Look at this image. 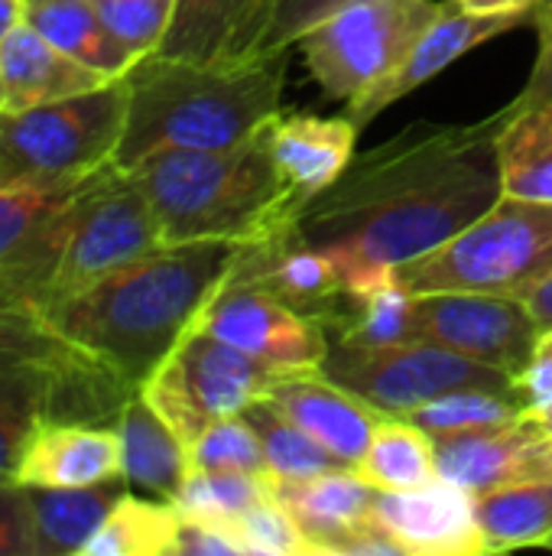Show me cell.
Instances as JSON below:
<instances>
[{"label": "cell", "mask_w": 552, "mask_h": 556, "mask_svg": "<svg viewBox=\"0 0 552 556\" xmlns=\"http://www.w3.org/2000/svg\"><path fill=\"white\" fill-rule=\"evenodd\" d=\"M508 108L478 124H410L355 153L345 173L309 199L299 231L338 267L348 296L397 280L501 199L498 134Z\"/></svg>", "instance_id": "obj_1"}, {"label": "cell", "mask_w": 552, "mask_h": 556, "mask_svg": "<svg viewBox=\"0 0 552 556\" xmlns=\"http://www.w3.org/2000/svg\"><path fill=\"white\" fill-rule=\"evenodd\" d=\"M238 254L234 241L159 244L42 313L75 349L140 388L198 323Z\"/></svg>", "instance_id": "obj_2"}, {"label": "cell", "mask_w": 552, "mask_h": 556, "mask_svg": "<svg viewBox=\"0 0 552 556\" xmlns=\"http://www.w3.org/2000/svg\"><path fill=\"white\" fill-rule=\"evenodd\" d=\"M286 52L228 65L146 52L124 75L130 98L114 166L133 169L159 150H221L251 140L280 114Z\"/></svg>", "instance_id": "obj_3"}, {"label": "cell", "mask_w": 552, "mask_h": 556, "mask_svg": "<svg viewBox=\"0 0 552 556\" xmlns=\"http://www.w3.org/2000/svg\"><path fill=\"white\" fill-rule=\"evenodd\" d=\"M127 173L150 199L163 244H251L303 212L273 160L267 127L221 150H159Z\"/></svg>", "instance_id": "obj_4"}, {"label": "cell", "mask_w": 552, "mask_h": 556, "mask_svg": "<svg viewBox=\"0 0 552 556\" xmlns=\"http://www.w3.org/2000/svg\"><path fill=\"white\" fill-rule=\"evenodd\" d=\"M552 277V202L501 195L475 225L397 270L410 293L472 290L527 300Z\"/></svg>", "instance_id": "obj_5"}, {"label": "cell", "mask_w": 552, "mask_h": 556, "mask_svg": "<svg viewBox=\"0 0 552 556\" xmlns=\"http://www.w3.org/2000/svg\"><path fill=\"white\" fill-rule=\"evenodd\" d=\"M127 78L101 88L0 111V179L85 176L114 163L127 124Z\"/></svg>", "instance_id": "obj_6"}, {"label": "cell", "mask_w": 552, "mask_h": 556, "mask_svg": "<svg viewBox=\"0 0 552 556\" xmlns=\"http://www.w3.org/2000/svg\"><path fill=\"white\" fill-rule=\"evenodd\" d=\"M442 10L446 0H361L319 20L296 46L325 98L351 104L407 59Z\"/></svg>", "instance_id": "obj_7"}, {"label": "cell", "mask_w": 552, "mask_h": 556, "mask_svg": "<svg viewBox=\"0 0 552 556\" xmlns=\"http://www.w3.org/2000/svg\"><path fill=\"white\" fill-rule=\"evenodd\" d=\"M319 371L364 397L381 414L394 417H403L413 407H423L462 388L517 394L511 375L426 339H407L394 345H355L335 339Z\"/></svg>", "instance_id": "obj_8"}, {"label": "cell", "mask_w": 552, "mask_h": 556, "mask_svg": "<svg viewBox=\"0 0 552 556\" xmlns=\"http://www.w3.org/2000/svg\"><path fill=\"white\" fill-rule=\"evenodd\" d=\"M280 371L192 326L166 362L140 384L153 410L192 446L211 424L244 414Z\"/></svg>", "instance_id": "obj_9"}, {"label": "cell", "mask_w": 552, "mask_h": 556, "mask_svg": "<svg viewBox=\"0 0 552 556\" xmlns=\"http://www.w3.org/2000/svg\"><path fill=\"white\" fill-rule=\"evenodd\" d=\"M159 244L163 235L150 199L127 169L111 163L75 199L68 244L46 306L88 290L111 270L150 254Z\"/></svg>", "instance_id": "obj_10"}, {"label": "cell", "mask_w": 552, "mask_h": 556, "mask_svg": "<svg viewBox=\"0 0 552 556\" xmlns=\"http://www.w3.org/2000/svg\"><path fill=\"white\" fill-rule=\"evenodd\" d=\"M410 329L413 339L446 345L514 381L527 368L543 332L524 300L472 290L413 293Z\"/></svg>", "instance_id": "obj_11"}, {"label": "cell", "mask_w": 552, "mask_h": 556, "mask_svg": "<svg viewBox=\"0 0 552 556\" xmlns=\"http://www.w3.org/2000/svg\"><path fill=\"white\" fill-rule=\"evenodd\" d=\"M195 326L280 375L322 368L332 345L322 323L303 316L257 283L234 280L231 274Z\"/></svg>", "instance_id": "obj_12"}, {"label": "cell", "mask_w": 552, "mask_h": 556, "mask_svg": "<svg viewBox=\"0 0 552 556\" xmlns=\"http://www.w3.org/2000/svg\"><path fill=\"white\" fill-rule=\"evenodd\" d=\"M231 277L264 287L267 293L322 323L325 329H332L348 300L338 267L325 251L306 241V235L299 231V218L270 238L241 244Z\"/></svg>", "instance_id": "obj_13"}, {"label": "cell", "mask_w": 552, "mask_h": 556, "mask_svg": "<svg viewBox=\"0 0 552 556\" xmlns=\"http://www.w3.org/2000/svg\"><path fill=\"white\" fill-rule=\"evenodd\" d=\"M374 518L397 541L403 556L488 554L475 492L442 476L413 492H377Z\"/></svg>", "instance_id": "obj_14"}, {"label": "cell", "mask_w": 552, "mask_h": 556, "mask_svg": "<svg viewBox=\"0 0 552 556\" xmlns=\"http://www.w3.org/2000/svg\"><path fill=\"white\" fill-rule=\"evenodd\" d=\"M524 23H534V10L530 13H472V10H462L452 0H446V10L420 36V42L407 52V59L384 81H377L368 94H361L358 101L348 104V117L355 121L358 130L368 127L387 104L416 91L420 85H426L429 78L446 72L452 62H459L472 49H478Z\"/></svg>", "instance_id": "obj_15"}, {"label": "cell", "mask_w": 552, "mask_h": 556, "mask_svg": "<svg viewBox=\"0 0 552 556\" xmlns=\"http://www.w3.org/2000/svg\"><path fill=\"white\" fill-rule=\"evenodd\" d=\"M436 469L442 479L482 495L488 489L552 476V437L530 417L514 424L436 437Z\"/></svg>", "instance_id": "obj_16"}, {"label": "cell", "mask_w": 552, "mask_h": 556, "mask_svg": "<svg viewBox=\"0 0 552 556\" xmlns=\"http://www.w3.org/2000/svg\"><path fill=\"white\" fill-rule=\"evenodd\" d=\"M283 417L306 430L319 446H325L338 463L358 466L384 414L371 407L355 391L335 384L319 368L277 375L264 394Z\"/></svg>", "instance_id": "obj_17"}, {"label": "cell", "mask_w": 552, "mask_h": 556, "mask_svg": "<svg viewBox=\"0 0 552 556\" xmlns=\"http://www.w3.org/2000/svg\"><path fill=\"white\" fill-rule=\"evenodd\" d=\"M280 0H176L156 55L228 65L264 55V36Z\"/></svg>", "instance_id": "obj_18"}, {"label": "cell", "mask_w": 552, "mask_h": 556, "mask_svg": "<svg viewBox=\"0 0 552 556\" xmlns=\"http://www.w3.org/2000/svg\"><path fill=\"white\" fill-rule=\"evenodd\" d=\"M117 479H124L117 430L72 420H49L16 469V482L26 489H85Z\"/></svg>", "instance_id": "obj_19"}, {"label": "cell", "mask_w": 552, "mask_h": 556, "mask_svg": "<svg viewBox=\"0 0 552 556\" xmlns=\"http://www.w3.org/2000/svg\"><path fill=\"white\" fill-rule=\"evenodd\" d=\"M273 160L296 192L299 205L329 189L355 156L358 127L345 117H316L303 111H280L267 124Z\"/></svg>", "instance_id": "obj_20"}, {"label": "cell", "mask_w": 552, "mask_h": 556, "mask_svg": "<svg viewBox=\"0 0 552 556\" xmlns=\"http://www.w3.org/2000/svg\"><path fill=\"white\" fill-rule=\"evenodd\" d=\"M107 81L114 78L72 59L26 20L0 39V94L7 111L72 98Z\"/></svg>", "instance_id": "obj_21"}, {"label": "cell", "mask_w": 552, "mask_h": 556, "mask_svg": "<svg viewBox=\"0 0 552 556\" xmlns=\"http://www.w3.org/2000/svg\"><path fill=\"white\" fill-rule=\"evenodd\" d=\"M273 498L296 518L319 556H338L342 544L374 518L377 489H371L351 466L312 476V479H270Z\"/></svg>", "instance_id": "obj_22"}, {"label": "cell", "mask_w": 552, "mask_h": 556, "mask_svg": "<svg viewBox=\"0 0 552 556\" xmlns=\"http://www.w3.org/2000/svg\"><path fill=\"white\" fill-rule=\"evenodd\" d=\"M114 430L120 437L127 485L172 502L192 472L189 446L176 437V430L153 410V404L140 391L130 394Z\"/></svg>", "instance_id": "obj_23"}, {"label": "cell", "mask_w": 552, "mask_h": 556, "mask_svg": "<svg viewBox=\"0 0 552 556\" xmlns=\"http://www.w3.org/2000/svg\"><path fill=\"white\" fill-rule=\"evenodd\" d=\"M52 46L72 59L91 65L107 78H124L143 55L120 42L107 23L98 16L94 3H65V0H26V16Z\"/></svg>", "instance_id": "obj_24"}, {"label": "cell", "mask_w": 552, "mask_h": 556, "mask_svg": "<svg viewBox=\"0 0 552 556\" xmlns=\"http://www.w3.org/2000/svg\"><path fill=\"white\" fill-rule=\"evenodd\" d=\"M39 556H81L111 508L127 495V479L85 489H29Z\"/></svg>", "instance_id": "obj_25"}, {"label": "cell", "mask_w": 552, "mask_h": 556, "mask_svg": "<svg viewBox=\"0 0 552 556\" xmlns=\"http://www.w3.org/2000/svg\"><path fill=\"white\" fill-rule=\"evenodd\" d=\"M488 554L543 547L552 538V476L475 495Z\"/></svg>", "instance_id": "obj_26"}, {"label": "cell", "mask_w": 552, "mask_h": 556, "mask_svg": "<svg viewBox=\"0 0 552 556\" xmlns=\"http://www.w3.org/2000/svg\"><path fill=\"white\" fill-rule=\"evenodd\" d=\"M355 472L377 492H413L439 479L436 440L407 417L384 414Z\"/></svg>", "instance_id": "obj_27"}, {"label": "cell", "mask_w": 552, "mask_h": 556, "mask_svg": "<svg viewBox=\"0 0 552 556\" xmlns=\"http://www.w3.org/2000/svg\"><path fill=\"white\" fill-rule=\"evenodd\" d=\"M501 195L524 202H552V117L508 104L498 134Z\"/></svg>", "instance_id": "obj_28"}, {"label": "cell", "mask_w": 552, "mask_h": 556, "mask_svg": "<svg viewBox=\"0 0 552 556\" xmlns=\"http://www.w3.org/2000/svg\"><path fill=\"white\" fill-rule=\"evenodd\" d=\"M182 515L166 498L124 495L81 556H176Z\"/></svg>", "instance_id": "obj_29"}, {"label": "cell", "mask_w": 552, "mask_h": 556, "mask_svg": "<svg viewBox=\"0 0 552 556\" xmlns=\"http://www.w3.org/2000/svg\"><path fill=\"white\" fill-rule=\"evenodd\" d=\"M98 173H85V176H20V179H0V261L10 251H16L59 208H65L72 199H78L91 186V179Z\"/></svg>", "instance_id": "obj_30"}, {"label": "cell", "mask_w": 552, "mask_h": 556, "mask_svg": "<svg viewBox=\"0 0 552 556\" xmlns=\"http://www.w3.org/2000/svg\"><path fill=\"white\" fill-rule=\"evenodd\" d=\"M23 362L52 365L68 375L107 371L101 362H94L91 355L75 349L65 336H59L42 309L0 306V365H23Z\"/></svg>", "instance_id": "obj_31"}, {"label": "cell", "mask_w": 552, "mask_h": 556, "mask_svg": "<svg viewBox=\"0 0 552 556\" xmlns=\"http://www.w3.org/2000/svg\"><path fill=\"white\" fill-rule=\"evenodd\" d=\"M247 424L254 427V433L260 437L264 456H267V469L273 482H286V479H312L332 469H342L345 463H338L325 446H319L306 430H299L290 417H283L270 401H254L244 410Z\"/></svg>", "instance_id": "obj_32"}, {"label": "cell", "mask_w": 552, "mask_h": 556, "mask_svg": "<svg viewBox=\"0 0 552 556\" xmlns=\"http://www.w3.org/2000/svg\"><path fill=\"white\" fill-rule=\"evenodd\" d=\"M410 306L413 293L400 283H381L368 293L348 296L342 306V316L332 323L329 339L335 342H355V345H394L413 339L410 329Z\"/></svg>", "instance_id": "obj_33"}, {"label": "cell", "mask_w": 552, "mask_h": 556, "mask_svg": "<svg viewBox=\"0 0 552 556\" xmlns=\"http://www.w3.org/2000/svg\"><path fill=\"white\" fill-rule=\"evenodd\" d=\"M521 414H524V404L517 394L462 388V391H449L423 407H413L403 417L436 440V437H449V433H468V430L514 424V420H521Z\"/></svg>", "instance_id": "obj_34"}, {"label": "cell", "mask_w": 552, "mask_h": 556, "mask_svg": "<svg viewBox=\"0 0 552 556\" xmlns=\"http://www.w3.org/2000/svg\"><path fill=\"white\" fill-rule=\"evenodd\" d=\"M270 495V479L244 476V472H205L192 469L172 505L182 518L202 521H234L247 515L257 502Z\"/></svg>", "instance_id": "obj_35"}, {"label": "cell", "mask_w": 552, "mask_h": 556, "mask_svg": "<svg viewBox=\"0 0 552 556\" xmlns=\"http://www.w3.org/2000/svg\"><path fill=\"white\" fill-rule=\"evenodd\" d=\"M189 459L192 469H205V472H244V476L270 479L260 437L254 433L244 414L211 424L189 446Z\"/></svg>", "instance_id": "obj_36"}, {"label": "cell", "mask_w": 552, "mask_h": 556, "mask_svg": "<svg viewBox=\"0 0 552 556\" xmlns=\"http://www.w3.org/2000/svg\"><path fill=\"white\" fill-rule=\"evenodd\" d=\"M241 538L251 556H319L316 544L303 534L296 518L273 498V492L238 518Z\"/></svg>", "instance_id": "obj_37"}, {"label": "cell", "mask_w": 552, "mask_h": 556, "mask_svg": "<svg viewBox=\"0 0 552 556\" xmlns=\"http://www.w3.org/2000/svg\"><path fill=\"white\" fill-rule=\"evenodd\" d=\"M172 7L176 0H94V10L107 29L140 55L156 52L169 29Z\"/></svg>", "instance_id": "obj_38"}, {"label": "cell", "mask_w": 552, "mask_h": 556, "mask_svg": "<svg viewBox=\"0 0 552 556\" xmlns=\"http://www.w3.org/2000/svg\"><path fill=\"white\" fill-rule=\"evenodd\" d=\"M0 556H39L33 492L20 482L0 485Z\"/></svg>", "instance_id": "obj_39"}, {"label": "cell", "mask_w": 552, "mask_h": 556, "mask_svg": "<svg viewBox=\"0 0 552 556\" xmlns=\"http://www.w3.org/2000/svg\"><path fill=\"white\" fill-rule=\"evenodd\" d=\"M348 3H361V0H280L260 52H286L290 46L299 42V36L306 29H312L319 20L332 16L335 10H342Z\"/></svg>", "instance_id": "obj_40"}, {"label": "cell", "mask_w": 552, "mask_h": 556, "mask_svg": "<svg viewBox=\"0 0 552 556\" xmlns=\"http://www.w3.org/2000/svg\"><path fill=\"white\" fill-rule=\"evenodd\" d=\"M176 556H251V551L234 521L182 518Z\"/></svg>", "instance_id": "obj_41"}, {"label": "cell", "mask_w": 552, "mask_h": 556, "mask_svg": "<svg viewBox=\"0 0 552 556\" xmlns=\"http://www.w3.org/2000/svg\"><path fill=\"white\" fill-rule=\"evenodd\" d=\"M534 26L540 36V52H537V65H534L524 91L514 98V104L524 111H543L552 117V0H537Z\"/></svg>", "instance_id": "obj_42"}, {"label": "cell", "mask_w": 552, "mask_h": 556, "mask_svg": "<svg viewBox=\"0 0 552 556\" xmlns=\"http://www.w3.org/2000/svg\"><path fill=\"white\" fill-rule=\"evenodd\" d=\"M514 384H517L524 414H537V410L552 407V329L540 332L537 349Z\"/></svg>", "instance_id": "obj_43"}, {"label": "cell", "mask_w": 552, "mask_h": 556, "mask_svg": "<svg viewBox=\"0 0 552 556\" xmlns=\"http://www.w3.org/2000/svg\"><path fill=\"white\" fill-rule=\"evenodd\" d=\"M462 10L472 13H530L537 0H452Z\"/></svg>", "instance_id": "obj_44"}, {"label": "cell", "mask_w": 552, "mask_h": 556, "mask_svg": "<svg viewBox=\"0 0 552 556\" xmlns=\"http://www.w3.org/2000/svg\"><path fill=\"white\" fill-rule=\"evenodd\" d=\"M524 303L530 306V313L540 323V329H552V277H547Z\"/></svg>", "instance_id": "obj_45"}, {"label": "cell", "mask_w": 552, "mask_h": 556, "mask_svg": "<svg viewBox=\"0 0 552 556\" xmlns=\"http://www.w3.org/2000/svg\"><path fill=\"white\" fill-rule=\"evenodd\" d=\"M23 16H26V0H0V39L16 23H23Z\"/></svg>", "instance_id": "obj_46"}, {"label": "cell", "mask_w": 552, "mask_h": 556, "mask_svg": "<svg viewBox=\"0 0 552 556\" xmlns=\"http://www.w3.org/2000/svg\"><path fill=\"white\" fill-rule=\"evenodd\" d=\"M524 417H530L540 430H547L552 437V407H547V410H537V414H524Z\"/></svg>", "instance_id": "obj_47"}, {"label": "cell", "mask_w": 552, "mask_h": 556, "mask_svg": "<svg viewBox=\"0 0 552 556\" xmlns=\"http://www.w3.org/2000/svg\"><path fill=\"white\" fill-rule=\"evenodd\" d=\"M65 3H94V0H65Z\"/></svg>", "instance_id": "obj_48"}, {"label": "cell", "mask_w": 552, "mask_h": 556, "mask_svg": "<svg viewBox=\"0 0 552 556\" xmlns=\"http://www.w3.org/2000/svg\"><path fill=\"white\" fill-rule=\"evenodd\" d=\"M543 547H550V551H552V538H550V541H547V544H543Z\"/></svg>", "instance_id": "obj_49"}, {"label": "cell", "mask_w": 552, "mask_h": 556, "mask_svg": "<svg viewBox=\"0 0 552 556\" xmlns=\"http://www.w3.org/2000/svg\"><path fill=\"white\" fill-rule=\"evenodd\" d=\"M0 111H3V94H0Z\"/></svg>", "instance_id": "obj_50"}]
</instances>
